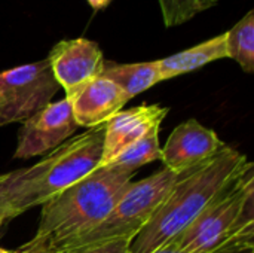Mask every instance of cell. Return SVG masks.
<instances>
[{"mask_svg": "<svg viewBox=\"0 0 254 253\" xmlns=\"http://www.w3.org/2000/svg\"><path fill=\"white\" fill-rule=\"evenodd\" d=\"M228 58L235 60L246 73L254 72V10H249L226 33Z\"/></svg>", "mask_w": 254, "mask_h": 253, "instance_id": "14", "label": "cell"}, {"mask_svg": "<svg viewBox=\"0 0 254 253\" xmlns=\"http://www.w3.org/2000/svg\"><path fill=\"white\" fill-rule=\"evenodd\" d=\"M252 253H253V252H252Z\"/></svg>", "mask_w": 254, "mask_h": 253, "instance_id": "22", "label": "cell"}, {"mask_svg": "<svg viewBox=\"0 0 254 253\" xmlns=\"http://www.w3.org/2000/svg\"><path fill=\"white\" fill-rule=\"evenodd\" d=\"M219 0H158L165 27H176L216 6Z\"/></svg>", "mask_w": 254, "mask_h": 253, "instance_id": "16", "label": "cell"}, {"mask_svg": "<svg viewBox=\"0 0 254 253\" xmlns=\"http://www.w3.org/2000/svg\"><path fill=\"white\" fill-rule=\"evenodd\" d=\"M58 89L46 58L0 72V127L27 121L48 106Z\"/></svg>", "mask_w": 254, "mask_h": 253, "instance_id": "6", "label": "cell"}, {"mask_svg": "<svg viewBox=\"0 0 254 253\" xmlns=\"http://www.w3.org/2000/svg\"><path fill=\"white\" fill-rule=\"evenodd\" d=\"M228 58L226 54V34L222 33L213 39L201 42L189 49L174 55L158 60L161 81L173 79L176 76L198 70L213 61Z\"/></svg>", "mask_w": 254, "mask_h": 253, "instance_id": "12", "label": "cell"}, {"mask_svg": "<svg viewBox=\"0 0 254 253\" xmlns=\"http://www.w3.org/2000/svg\"><path fill=\"white\" fill-rule=\"evenodd\" d=\"M250 170L253 163L228 145L214 158L179 174L152 219L131 242V253H150L174 240Z\"/></svg>", "mask_w": 254, "mask_h": 253, "instance_id": "2", "label": "cell"}, {"mask_svg": "<svg viewBox=\"0 0 254 253\" xmlns=\"http://www.w3.org/2000/svg\"><path fill=\"white\" fill-rule=\"evenodd\" d=\"M46 60L60 88H64L65 98L101 76L106 61L98 43L85 37L60 40Z\"/></svg>", "mask_w": 254, "mask_h": 253, "instance_id": "8", "label": "cell"}, {"mask_svg": "<svg viewBox=\"0 0 254 253\" xmlns=\"http://www.w3.org/2000/svg\"><path fill=\"white\" fill-rule=\"evenodd\" d=\"M134 171L97 167L42 204L36 234L13 253H57L92 231L115 207Z\"/></svg>", "mask_w": 254, "mask_h": 253, "instance_id": "1", "label": "cell"}, {"mask_svg": "<svg viewBox=\"0 0 254 253\" xmlns=\"http://www.w3.org/2000/svg\"><path fill=\"white\" fill-rule=\"evenodd\" d=\"M226 146L211 128L204 127L196 119H189L174 128L162 148L161 161L165 169L182 174L214 158Z\"/></svg>", "mask_w": 254, "mask_h": 253, "instance_id": "9", "label": "cell"}, {"mask_svg": "<svg viewBox=\"0 0 254 253\" xmlns=\"http://www.w3.org/2000/svg\"><path fill=\"white\" fill-rule=\"evenodd\" d=\"M179 174L162 169L152 176L131 182L110 213L88 234L57 253H73L115 240H134L168 195Z\"/></svg>", "mask_w": 254, "mask_h": 253, "instance_id": "5", "label": "cell"}, {"mask_svg": "<svg viewBox=\"0 0 254 253\" xmlns=\"http://www.w3.org/2000/svg\"><path fill=\"white\" fill-rule=\"evenodd\" d=\"M170 109L159 104H141L121 110L104 124L103 154L98 167L107 166L127 146L141 139L150 130L161 127Z\"/></svg>", "mask_w": 254, "mask_h": 253, "instance_id": "10", "label": "cell"}, {"mask_svg": "<svg viewBox=\"0 0 254 253\" xmlns=\"http://www.w3.org/2000/svg\"><path fill=\"white\" fill-rule=\"evenodd\" d=\"M150 253H185L183 251H180V248L176 245L174 240H170L167 243H164L162 246H159L158 249H155L153 252Z\"/></svg>", "mask_w": 254, "mask_h": 253, "instance_id": "18", "label": "cell"}, {"mask_svg": "<svg viewBox=\"0 0 254 253\" xmlns=\"http://www.w3.org/2000/svg\"><path fill=\"white\" fill-rule=\"evenodd\" d=\"M101 76L115 82L131 100L132 97L147 91L161 81L158 60L131 64H118L104 61Z\"/></svg>", "mask_w": 254, "mask_h": 253, "instance_id": "13", "label": "cell"}, {"mask_svg": "<svg viewBox=\"0 0 254 253\" xmlns=\"http://www.w3.org/2000/svg\"><path fill=\"white\" fill-rule=\"evenodd\" d=\"M104 124L65 140L28 169L0 174V207L13 219L74 185L101 161Z\"/></svg>", "mask_w": 254, "mask_h": 253, "instance_id": "3", "label": "cell"}, {"mask_svg": "<svg viewBox=\"0 0 254 253\" xmlns=\"http://www.w3.org/2000/svg\"><path fill=\"white\" fill-rule=\"evenodd\" d=\"M67 100L77 127L88 130L106 124L129 101L128 95L104 76L92 79Z\"/></svg>", "mask_w": 254, "mask_h": 253, "instance_id": "11", "label": "cell"}, {"mask_svg": "<svg viewBox=\"0 0 254 253\" xmlns=\"http://www.w3.org/2000/svg\"><path fill=\"white\" fill-rule=\"evenodd\" d=\"M0 253H13V252H10V251H6V249H1V248H0Z\"/></svg>", "mask_w": 254, "mask_h": 253, "instance_id": "21", "label": "cell"}, {"mask_svg": "<svg viewBox=\"0 0 254 253\" xmlns=\"http://www.w3.org/2000/svg\"><path fill=\"white\" fill-rule=\"evenodd\" d=\"M86 1L89 3V6H91L94 10L104 9V7H107V6L112 3V0H86Z\"/></svg>", "mask_w": 254, "mask_h": 253, "instance_id": "19", "label": "cell"}, {"mask_svg": "<svg viewBox=\"0 0 254 253\" xmlns=\"http://www.w3.org/2000/svg\"><path fill=\"white\" fill-rule=\"evenodd\" d=\"M159 128L161 127L150 130L141 139H138L137 142L127 146L107 166L135 173L141 166L161 160L162 158V148L159 146Z\"/></svg>", "mask_w": 254, "mask_h": 253, "instance_id": "15", "label": "cell"}, {"mask_svg": "<svg viewBox=\"0 0 254 253\" xmlns=\"http://www.w3.org/2000/svg\"><path fill=\"white\" fill-rule=\"evenodd\" d=\"M7 221H10V218H9L7 212H6V210H3V209L0 207V231H1L3 225H4Z\"/></svg>", "mask_w": 254, "mask_h": 253, "instance_id": "20", "label": "cell"}, {"mask_svg": "<svg viewBox=\"0 0 254 253\" xmlns=\"http://www.w3.org/2000/svg\"><path fill=\"white\" fill-rule=\"evenodd\" d=\"M131 242L132 240H115L73 253H131Z\"/></svg>", "mask_w": 254, "mask_h": 253, "instance_id": "17", "label": "cell"}, {"mask_svg": "<svg viewBox=\"0 0 254 253\" xmlns=\"http://www.w3.org/2000/svg\"><path fill=\"white\" fill-rule=\"evenodd\" d=\"M76 128L77 124L73 118L71 104L65 97L60 101L49 103L24 121L13 157L27 160L51 152L63 145Z\"/></svg>", "mask_w": 254, "mask_h": 253, "instance_id": "7", "label": "cell"}, {"mask_svg": "<svg viewBox=\"0 0 254 253\" xmlns=\"http://www.w3.org/2000/svg\"><path fill=\"white\" fill-rule=\"evenodd\" d=\"M174 242L185 253L253 252V170L238 179Z\"/></svg>", "mask_w": 254, "mask_h": 253, "instance_id": "4", "label": "cell"}]
</instances>
